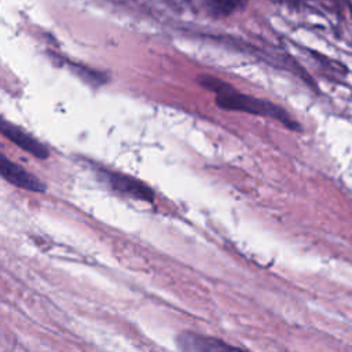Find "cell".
I'll return each mask as SVG.
<instances>
[{
  "mask_svg": "<svg viewBox=\"0 0 352 352\" xmlns=\"http://www.w3.org/2000/svg\"><path fill=\"white\" fill-rule=\"evenodd\" d=\"M175 344L179 352H250L248 349L231 345L224 340L197 331H180Z\"/></svg>",
  "mask_w": 352,
  "mask_h": 352,
  "instance_id": "7a4b0ae2",
  "label": "cell"
},
{
  "mask_svg": "<svg viewBox=\"0 0 352 352\" xmlns=\"http://www.w3.org/2000/svg\"><path fill=\"white\" fill-rule=\"evenodd\" d=\"M210 7L214 10L217 14H231L236 8L242 7L246 0H208Z\"/></svg>",
  "mask_w": 352,
  "mask_h": 352,
  "instance_id": "8992f818",
  "label": "cell"
},
{
  "mask_svg": "<svg viewBox=\"0 0 352 352\" xmlns=\"http://www.w3.org/2000/svg\"><path fill=\"white\" fill-rule=\"evenodd\" d=\"M106 180L110 184V187L120 194H124L126 197H131L133 199L153 202L154 201V191L142 180L120 173V172H107Z\"/></svg>",
  "mask_w": 352,
  "mask_h": 352,
  "instance_id": "277c9868",
  "label": "cell"
},
{
  "mask_svg": "<svg viewBox=\"0 0 352 352\" xmlns=\"http://www.w3.org/2000/svg\"><path fill=\"white\" fill-rule=\"evenodd\" d=\"M0 132L8 140H11L14 144L21 147L26 153L34 155L36 158H38V160L48 158V155H50L48 148L44 144H41L38 140H36L33 136L26 133L23 129L18 128L16 125H14L6 120H0Z\"/></svg>",
  "mask_w": 352,
  "mask_h": 352,
  "instance_id": "5b68a950",
  "label": "cell"
},
{
  "mask_svg": "<svg viewBox=\"0 0 352 352\" xmlns=\"http://www.w3.org/2000/svg\"><path fill=\"white\" fill-rule=\"evenodd\" d=\"M199 84L216 95V104L223 110L242 111L261 117H268L282 122L285 126L290 129H298V124L293 121L290 114L274 102L245 95L232 88L230 84L224 82L223 80L212 76L199 77Z\"/></svg>",
  "mask_w": 352,
  "mask_h": 352,
  "instance_id": "6da1fadb",
  "label": "cell"
},
{
  "mask_svg": "<svg viewBox=\"0 0 352 352\" xmlns=\"http://www.w3.org/2000/svg\"><path fill=\"white\" fill-rule=\"evenodd\" d=\"M0 176L10 184L33 192H44L45 184L34 175L29 173L25 168L15 164L4 154L0 153Z\"/></svg>",
  "mask_w": 352,
  "mask_h": 352,
  "instance_id": "3957f363",
  "label": "cell"
}]
</instances>
